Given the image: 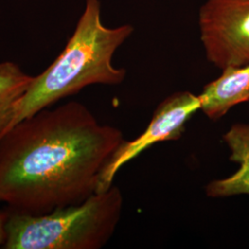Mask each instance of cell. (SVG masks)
I'll return each instance as SVG.
<instances>
[{"instance_id":"obj_1","label":"cell","mask_w":249,"mask_h":249,"mask_svg":"<svg viewBox=\"0 0 249 249\" xmlns=\"http://www.w3.org/2000/svg\"><path fill=\"white\" fill-rule=\"evenodd\" d=\"M124 141L79 102L43 109L0 135V202L36 215L80 204Z\"/></svg>"},{"instance_id":"obj_2","label":"cell","mask_w":249,"mask_h":249,"mask_svg":"<svg viewBox=\"0 0 249 249\" xmlns=\"http://www.w3.org/2000/svg\"><path fill=\"white\" fill-rule=\"evenodd\" d=\"M133 31L128 24L105 26L100 1L86 0L85 10L65 49L45 71L34 77L4 132L87 86L121 84L126 71L114 67L113 56Z\"/></svg>"},{"instance_id":"obj_3","label":"cell","mask_w":249,"mask_h":249,"mask_svg":"<svg viewBox=\"0 0 249 249\" xmlns=\"http://www.w3.org/2000/svg\"><path fill=\"white\" fill-rule=\"evenodd\" d=\"M124 199L112 186L80 204L45 214L7 211L5 249H100L112 238L120 222Z\"/></svg>"},{"instance_id":"obj_4","label":"cell","mask_w":249,"mask_h":249,"mask_svg":"<svg viewBox=\"0 0 249 249\" xmlns=\"http://www.w3.org/2000/svg\"><path fill=\"white\" fill-rule=\"evenodd\" d=\"M198 25L209 62L222 71L249 64V0H207Z\"/></svg>"},{"instance_id":"obj_5","label":"cell","mask_w":249,"mask_h":249,"mask_svg":"<svg viewBox=\"0 0 249 249\" xmlns=\"http://www.w3.org/2000/svg\"><path fill=\"white\" fill-rule=\"evenodd\" d=\"M200 107L199 96L187 90L174 92L160 102L142 133L132 141H124L113 154L101 176L97 192L112 187L119 170L154 144L179 140Z\"/></svg>"},{"instance_id":"obj_6","label":"cell","mask_w":249,"mask_h":249,"mask_svg":"<svg viewBox=\"0 0 249 249\" xmlns=\"http://www.w3.org/2000/svg\"><path fill=\"white\" fill-rule=\"evenodd\" d=\"M198 96L200 110L213 121L222 118L231 108L249 102V64L223 70Z\"/></svg>"},{"instance_id":"obj_7","label":"cell","mask_w":249,"mask_h":249,"mask_svg":"<svg viewBox=\"0 0 249 249\" xmlns=\"http://www.w3.org/2000/svg\"><path fill=\"white\" fill-rule=\"evenodd\" d=\"M223 140L230 151L229 159L239 168L228 178L211 181L205 187V193L213 198L249 196V123L232 124L223 134Z\"/></svg>"},{"instance_id":"obj_8","label":"cell","mask_w":249,"mask_h":249,"mask_svg":"<svg viewBox=\"0 0 249 249\" xmlns=\"http://www.w3.org/2000/svg\"><path fill=\"white\" fill-rule=\"evenodd\" d=\"M33 79L15 63H0V135L12 120L18 101Z\"/></svg>"},{"instance_id":"obj_9","label":"cell","mask_w":249,"mask_h":249,"mask_svg":"<svg viewBox=\"0 0 249 249\" xmlns=\"http://www.w3.org/2000/svg\"><path fill=\"white\" fill-rule=\"evenodd\" d=\"M7 212L0 213V248L3 247L6 241V222H7Z\"/></svg>"}]
</instances>
